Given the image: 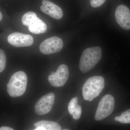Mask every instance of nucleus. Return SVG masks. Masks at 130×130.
<instances>
[{
  "label": "nucleus",
  "mask_w": 130,
  "mask_h": 130,
  "mask_svg": "<svg viewBox=\"0 0 130 130\" xmlns=\"http://www.w3.org/2000/svg\"><path fill=\"white\" fill-rule=\"evenodd\" d=\"M13 129L8 126H2L0 128V130H13Z\"/></svg>",
  "instance_id": "19"
},
{
  "label": "nucleus",
  "mask_w": 130,
  "mask_h": 130,
  "mask_svg": "<svg viewBox=\"0 0 130 130\" xmlns=\"http://www.w3.org/2000/svg\"><path fill=\"white\" fill-rule=\"evenodd\" d=\"M6 57L5 52L0 49V73L5 70L6 67Z\"/></svg>",
  "instance_id": "15"
},
{
  "label": "nucleus",
  "mask_w": 130,
  "mask_h": 130,
  "mask_svg": "<svg viewBox=\"0 0 130 130\" xmlns=\"http://www.w3.org/2000/svg\"><path fill=\"white\" fill-rule=\"evenodd\" d=\"M3 19V15L2 13L0 11V21L2 20Z\"/></svg>",
  "instance_id": "21"
},
{
  "label": "nucleus",
  "mask_w": 130,
  "mask_h": 130,
  "mask_svg": "<svg viewBox=\"0 0 130 130\" xmlns=\"http://www.w3.org/2000/svg\"><path fill=\"white\" fill-rule=\"evenodd\" d=\"M102 49L100 47L88 48L83 52L79 61V68L83 73L92 70L101 60Z\"/></svg>",
  "instance_id": "1"
},
{
  "label": "nucleus",
  "mask_w": 130,
  "mask_h": 130,
  "mask_svg": "<svg viewBox=\"0 0 130 130\" xmlns=\"http://www.w3.org/2000/svg\"><path fill=\"white\" fill-rule=\"evenodd\" d=\"M42 4L40 9L43 12L57 20L60 19L63 17L62 9L53 3L49 0H43Z\"/></svg>",
  "instance_id": "10"
},
{
  "label": "nucleus",
  "mask_w": 130,
  "mask_h": 130,
  "mask_svg": "<svg viewBox=\"0 0 130 130\" xmlns=\"http://www.w3.org/2000/svg\"><path fill=\"white\" fill-rule=\"evenodd\" d=\"M54 72H52L51 73V74H54Z\"/></svg>",
  "instance_id": "22"
},
{
  "label": "nucleus",
  "mask_w": 130,
  "mask_h": 130,
  "mask_svg": "<svg viewBox=\"0 0 130 130\" xmlns=\"http://www.w3.org/2000/svg\"><path fill=\"white\" fill-rule=\"evenodd\" d=\"M69 76V71L66 65L61 64L58 68L56 72L48 77V81L52 86L60 87L64 85Z\"/></svg>",
  "instance_id": "6"
},
{
  "label": "nucleus",
  "mask_w": 130,
  "mask_h": 130,
  "mask_svg": "<svg viewBox=\"0 0 130 130\" xmlns=\"http://www.w3.org/2000/svg\"><path fill=\"white\" fill-rule=\"evenodd\" d=\"M78 99L77 97L72 98L71 100L68 105V109L70 114L72 115L76 106L77 105Z\"/></svg>",
  "instance_id": "16"
},
{
  "label": "nucleus",
  "mask_w": 130,
  "mask_h": 130,
  "mask_svg": "<svg viewBox=\"0 0 130 130\" xmlns=\"http://www.w3.org/2000/svg\"><path fill=\"white\" fill-rule=\"evenodd\" d=\"M63 47V42L60 38L54 36L44 40L40 44V52L49 55L59 52Z\"/></svg>",
  "instance_id": "5"
},
{
  "label": "nucleus",
  "mask_w": 130,
  "mask_h": 130,
  "mask_svg": "<svg viewBox=\"0 0 130 130\" xmlns=\"http://www.w3.org/2000/svg\"><path fill=\"white\" fill-rule=\"evenodd\" d=\"M115 107V99L112 96L107 94L101 100L96 111L95 119L100 121L106 118L113 111Z\"/></svg>",
  "instance_id": "4"
},
{
  "label": "nucleus",
  "mask_w": 130,
  "mask_h": 130,
  "mask_svg": "<svg viewBox=\"0 0 130 130\" xmlns=\"http://www.w3.org/2000/svg\"><path fill=\"white\" fill-rule=\"evenodd\" d=\"M36 128L42 126L45 128V130H60L61 127L58 123L53 121L41 120L34 124Z\"/></svg>",
  "instance_id": "12"
},
{
  "label": "nucleus",
  "mask_w": 130,
  "mask_h": 130,
  "mask_svg": "<svg viewBox=\"0 0 130 130\" xmlns=\"http://www.w3.org/2000/svg\"><path fill=\"white\" fill-rule=\"evenodd\" d=\"M82 110L81 106L77 105L72 114L73 118L75 120H78L81 116Z\"/></svg>",
  "instance_id": "17"
},
{
  "label": "nucleus",
  "mask_w": 130,
  "mask_h": 130,
  "mask_svg": "<svg viewBox=\"0 0 130 130\" xmlns=\"http://www.w3.org/2000/svg\"><path fill=\"white\" fill-rule=\"evenodd\" d=\"M27 83V75L24 72L19 71L14 73L7 85L9 95L11 97H16L23 95L26 90Z\"/></svg>",
  "instance_id": "3"
},
{
  "label": "nucleus",
  "mask_w": 130,
  "mask_h": 130,
  "mask_svg": "<svg viewBox=\"0 0 130 130\" xmlns=\"http://www.w3.org/2000/svg\"><path fill=\"white\" fill-rule=\"evenodd\" d=\"M35 130H45V128L42 126H39L35 129Z\"/></svg>",
  "instance_id": "20"
},
{
  "label": "nucleus",
  "mask_w": 130,
  "mask_h": 130,
  "mask_svg": "<svg viewBox=\"0 0 130 130\" xmlns=\"http://www.w3.org/2000/svg\"><path fill=\"white\" fill-rule=\"evenodd\" d=\"M106 0H90V4L94 8L100 7L102 6Z\"/></svg>",
  "instance_id": "18"
},
{
  "label": "nucleus",
  "mask_w": 130,
  "mask_h": 130,
  "mask_svg": "<svg viewBox=\"0 0 130 130\" xmlns=\"http://www.w3.org/2000/svg\"><path fill=\"white\" fill-rule=\"evenodd\" d=\"M115 120L123 124L130 123V109L121 113V115L116 117Z\"/></svg>",
  "instance_id": "14"
},
{
  "label": "nucleus",
  "mask_w": 130,
  "mask_h": 130,
  "mask_svg": "<svg viewBox=\"0 0 130 130\" xmlns=\"http://www.w3.org/2000/svg\"><path fill=\"white\" fill-rule=\"evenodd\" d=\"M8 42L15 47H24L31 46L34 42L33 37L30 35L20 32H13L8 36Z\"/></svg>",
  "instance_id": "8"
},
{
  "label": "nucleus",
  "mask_w": 130,
  "mask_h": 130,
  "mask_svg": "<svg viewBox=\"0 0 130 130\" xmlns=\"http://www.w3.org/2000/svg\"><path fill=\"white\" fill-rule=\"evenodd\" d=\"M55 99V96L53 93H48L41 98L35 106L36 113L39 115L48 113L53 106Z\"/></svg>",
  "instance_id": "7"
},
{
  "label": "nucleus",
  "mask_w": 130,
  "mask_h": 130,
  "mask_svg": "<svg viewBox=\"0 0 130 130\" xmlns=\"http://www.w3.org/2000/svg\"><path fill=\"white\" fill-rule=\"evenodd\" d=\"M38 18L37 14L34 12H28L24 14L22 17V23L23 25L28 27Z\"/></svg>",
  "instance_id": "13"
},
{
  "label": "nucleus",
  "mask_w": 130,
  "mask_h": 130,
  "mask_svg": "<svg viewBox=\"0 0 130 130\" xmlns=\"http://www.w3.org/2000/svg\"><path fill=\"white\" fill-rule=\"evenodd\" d=\"M105 87V79L101 76L90 77L83 86L82 93L84 99L92 101L99 96Z\"/></svg>",
  "instance_id": "2"
},
{
  "label": "nucleus",
  "mask_w": 130,
  "mask_h": 130,
  "mask_svg": "<svg viewBox=\"0 0 130 130\" xmlns=\"http://www.w3.org/2000/svg\"><path fill=\"white\" fill-rule=\"evenodd\" d=\"M116 22L125 30H130V10L126 6L121 5L117 7L115 12Z\"/></svg>",
  "instance_id": "9"
},
{
  "label": "nucleus",
  "mask_w": 130,
  "mask_h": 130,
  "mask_svg": "<svg viewBox=\"0 0 130 130\" xmlns=\"http://www.w3.org/2000/svg\"><path fill=\"white\" fill-rule=\"evenodd\" d=\"M28 28L30 32L35 34L44 33L46 31L47 29L46 24L39 18Z\"/></svg>",
  "instance_id": "11"
}]
</instances>
